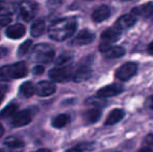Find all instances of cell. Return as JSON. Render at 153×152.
Listing matches in <instances>:
<instances>
[{
	"mask_svg": "<svg viewBox=\"0 0 153 152\" xmlns=\"http://www.w3.org/2000/svg\"><path fill=\"white\" fill-rule=\"evenodd\" d=\"M135 23H137V16H134L133 14H126L121 16L116 21L115 26H117L122 30V29L130 28Z\"/></svg>",
	"mask_w": 153,
	"mask_h": 152,
	"instance_id": "cell-15",
	"label": "cell"
},
{
	"mask_svg": "<svg viewBox=\"0 0 153 152\" xmlns=\"http://www.w3.org/2000/svg\"><path fill=\"white\" fill-rule=\"evenodd\" d=\"M72 59H73V55L70 54V53H68V52L62 53V54L59 55V57H56V59L54 61L55 66H56V67L65 66V65H67V64H68L69 62L72 61Z\"/></svg>",
	"mask_w": 153,
	"mask_h": 152,
	"instance_id": "cell-27",
	"label": "cell"
},
{
	"mask_svg": "<svg viewBox=\"0 0 153 152\" xmlns=\"http://www.w3.org/2000/svg\"><path fill=\"white\" fill-rule=\"evenodd\" d=\"M77 28V21L75 18H62L50 25L48 29V36L51 40L65 41L74 35Z\"/></svg>",
	"mask_w": 153,
	"mask_h": 152,
	"instance_id": "cell-1",
	"label": "cell"
},
{
	"mask_svg": "<svg viewBox=\"0 0 153 152\" xmlns=\"http://www.w3.org/2000/svg\"><path fill=\"white\" fill-rule=\"evenodd\" d=\"M101 115H102V113H101L100 108H90V110H85V112L83 113L82 117H83V120H85L87 123L94 124L100 120Z\"/></svg>",
	"mask_w": 153,
	"mask_h": 152,
	"instance_id": "cell-18",
	"label": "cell"
},
{
	"mask_svg": "<svg viewBox=\"0 0 153 152\" xmlns=\"http://www.w3.org/2000/svg\"><path fill=\"white\" fill-rule=\"evenodd\" d=\"M28 73V68L24 62H18L12 65L0 67V81H10L25 77Z\"/></svg>",
	"mask_w": 153,
	"mask_h": 152,
	"instance_id": "cell-2",
	"label": "cell"
},
{
	"mask_svg": "<svg viewBox=\"0 0 153 152\" xmlns=\"http://www.w3.org/2000/svg\"><path fill=\"white\" fill-rule=\"evenodd\" d=\"M111 8L107 5H100L96 7L92 13V20L96 23H100L105 21L111 16Z\"/></svg>",
	"mask_w": 153,
	"mask_h": 152,
	"instance_id": "cell-14",
	"label": "cell"
},
{
	"mask_svg": "<svg viewBox=\"0 0 153 152\" xmlns=\"http://www.w3.org/2000/svg\"><path fill=\"white\" fill-rule=\"evenodd\" d=\"M19 93L25 98H30L36 92V85L31 82V81H26V82H23L22 85H20V89H19Z\"/></svg>",
	"mask_w": 153,
	"mask_h": 152,
	"instance_id": "cell-22",
	"label": "cell"
},
{
	"mask_svg": "<svg viewBox=\"0 0 153 152\" xmlns=\"http://www.w3.org/2000/svg\"><path fill=\"white\" fill-rule=\"evenodd\" d=\"M147 50H148V52L150 53L151 55H153V41L151 43H150L149 45H148V47H147Z\"/></svg>",
	"mask_w": 153,
	"mask_h": 152,
	"instance_id": "cell-36",
	"label": "cell"
},
{
	"mask_svg": "<svg viewBox=\"0 0 153 152\" xmlns=\"http://www.w3.org/2000/svg\"><path fill=\"white\" fill-rule=\"evenodd\" d=\"M4 145L10 149H19L24 147V142L16 136H8L4 141Z\"/></svg>",
	"mask_w": 153,
	"mask_h": 152,
	"instance_id": "cell-24",
	"label": "cell"
},
{
	"mask_svg": "<svg viewBox=\"0 0 153 152\" xmlns=\"http://www.w3.org/2000/svg\"><path fill=\"white\" fill-rule=\"evenodd\" d=\"M19 10H20L21 18H23V20L28 22L36 16V10H38V5L33 1H25L20 5Z\"/></svg>",
	"mask_w": 153,
	"mask_h": 152,
	"instance_id": "cell-7",
	"label": "cell"
},
{
	"mask_svg": "<svg viewBox=\"0 0 153 152\" xmlns=\"http://www.w3.org/2000/svg\"><path fill=\"white\" fill-rule=\"evenodd\" d=\"M70 122V117L67 114H61L54 117L51 121V125L54 128H62Z\"/></svg>",
	"mask_w": 153,
	"mask_h": 152,
	"instance_id": "cell-23",
	"label": "cell"
},
{
	"mask_svg": "<svg viewBox=\"0 0 153 152\" xmlns=\"http://www.w3.org/2000/svg\"><path fill=\"white\" fill-rule=\"evenodd\" d=\"M125 116V112L122 110V108H114L109 115L107 116L106 120L104 122L105 126H109V125H115L118 122H120L121 120L124 118Z\"/></svg>",
	"mask_w": 153,
	"mask_h": 152,
	"instance_id": "cell-17",
	"label": "cell"
},
{
	"mask_svg": "<svg viewBox=\"0 0 153 152\" xmlns=\"http://www.w3.org/2000/svg\"><path fill=\"white\" fill-rule=\"evenodd\" d=\"M56 91V87L53 82L47 80L40 81L36 85V92L39 96L41 97H48L51 96L54 92Z\"/></svg>",
	"mask_w": 153,
	"mask_h": 152,
	"instance_id": "cell-10",
	"label": "cell"
},
{
	"mask_svg": "<svg viewBox=\"0 0 153 152\" xmlns=\"http://www.w3.org/2000/svg\"><path fill=\"white\" fill-rule=\"evenodd\" d=\"M139 151L140 152H153V147H150V146L142 147V148L140 149Z\"/></svg>",
	"mask_w": 153,
	"mask_h": 152,
	"instance_id": "cell-35",
	"label": "cell"
},
{
	"mask_svg": "<svg viewBox=\"0 0 153 152\" xmlns=\"http://www.w3.org/2000/svg\"><path fill=\"white\" fill-rule=\"evenodd\" d=\"M93 71L91 67L89 66H79L77 65L76 70L74 71V75H73V80L75 82H83L85 80H89L92 77Z\"/></svg>",
	"mask_w": 153,
	"mask_h": 152,
	"instance_id": "cell-12",
	"label": "cell"
},
{
	"mask_svg": "<svg viewBox=\"0 0 153 152\" xmlns=\"http://www.w3.org/2000/svg\"><path fill=\"white\" fill-rule=\"evenodd\" d=\"M126 50H125L124 47L122 46H111L108 50L106 51L104 54V57L107 59H119L122 57L125 54Z\"/></svg>",
	"mask_w": 153,
	"mask_h": 152,
	"instance_id": "cell-20",
	"label": "cell"
},
{
	"mask_svg": "<svg viewBox=\"0 0 153 152\" xmlns=\"http://www.w3.org/2000/svg\"><path fill=\"white\" fill-rule=\"evenodd\" d=\"M54 49L45 43L36 45L32 50V59L40 63H51L54 59Z\"/></svg>",
	"mask_w": 153,
	"mask_h": 152,
	"instance_id": "cell-3",
	"label": "cell"
},
{
	"mask_svg": "<svg viewBox=\"0 0 153 152\" xmlns=\"http://www.w3.org/2000/svg\"><path fill=\"white\" fill-rule=\"evenodd\" d=\"M93 148H94V146L91 143H80V144H77L76 146L70 148L69 151H89L92 150Z\"/></svg>",
	"mask_w": 153,
	"mask_h": 152,
	"instance_id": "cell-29",
	"label": "cell"
},
{
	"mask_svg": "<svg viewBox=\"0 0 153 152\" xmlns=\"http://www.w3.org/2000/svg\"><path fill=\"white\" fill-rule=\"evenodd\" d=\"M137 72V64L134 62H128V63L123 64L120 68H118L115 73V76L119 80L127 81L131 79Z\"/></svg>",
	"mask_w": 153,
	"mask_h": 152,
	"instance_id": "cell-6",
	"label": "cell"
},
{
	"mask_svg": "<svg viewBox=\"0 0 153 152\" xmlns=\"http://www.w3.org/2000/svg\"><path fill=\"white\" fill-rule=\"evenodd\" d=\"M19 106L16 103H10L8 104L6 108H4L3 110L0 113V117L1 118H10V117H14L15 115L18 113Z\"/></svg>",
	"mask_w": 153,
	"mask_h": 152,
	"instance_id": "cell-26",
	"label": "cell"
},
{
	"mask_svg": "<svg viewBox=\"0 0 153 152\" xmlns=\"http://www.w3.org/2000/svg\"><path fill=\"white\" fill-rule=\"evenodd\" d=\"M10 22H12V19H10V16H1V18H0V28L7 26Z\"/></svg>",
	"mask_w": 153,
	"mask_h": 152,
	"instance_id": "cell-30",
	"label": "cell"
},
{
	"mask_svg": "<svg viewBox=\"0 0 153 152\" xmlns=\"http://www.w3.org/2000/svg\"><path fill=\"white\" fill-rule=\"evenodd\" d=\"M31 44H32V41L31 40H26L23 44H21L19 46V49H18V56H22V55H25L27 52L29 51L31 47Z\"/></svg>",
	"mask_w": 153,
	"mask_h": 152,
	"instance_id": "cell-28",
	"label": "cell"
},
{
	"mask_svg": "<svg viewBox=\"0 0 153 152\" xmlns=\"http://www.w3.org/2000/svg\"><path fill=\"white\" fill-rule=\"evenodd\" d=\"M106 100L105 98H102L100 96L97 95V97H90L85 100V104L87 105H90L92 108H104L106 105Z\"/></svg>",
	"mask_w": 153,
	"mask_h": 152,
	"instance_id": "cell-25",
	"label": "cell"
},
{
	"mask_svg": "<svg viewBox=\"0 0 153 152\" xmlns=\"http://www.w3.org/2000/svg\"><path fill=\"white\" fill-rule=\"evenodd\" d=\"M95 40V33L89 29H82L80 30L71 41V45L75 46H83V45L91 44Z\"/></svg>",
	"mask_w": 153,
	"mask_h": 152,
	"instance_id": "cell-8",
	"label": "cell"
},
{
	"mask_svg": "<svg viewBox=\"0 0 153 152\" xmlns=\"http://www.w3.org/2000/svg\"><path fill=\"white\" fill-rule=\"evenodd\" d=\"M73 75L74 71L72 69V66L68 65L56 67L49 71V77L55 82H67L73 78Z\"/></svg>",
	"mask_w": 153,
	"mask_h": 152,
	"instance_id": "cell-4",
	"label": "cell"
},
{
	"mask_svg": "<svg viewBox=\"0 0 153 152\" xmlns=\"http://www.w3.org/2000/svg\"><path fill=\"white\" fill-rule=\"evenodd\" d=\"M122 1H127V0H122Z\"/></svg>",
	"mask_w": 153,
	"mask_h": 152,
	"instance_id": "cell-39",
	"label": "cell"
},
{
	"mask_svg": "<svg viewBox=\"0 0 153 152\" xmlns=\"http://www.w3.org/2000/svg\"><path fill=\"white\" fill-rule=\"evenodd\" d=\"M143 143L145 144V146L153 147V133H148L144 139Z\"/></svg>",
	"mask_w": 153,
	"mask_h": 152,
	"instance_id": "cell-31",
	"label": "cell"
},
{
	"mask_svg": "<svg viewBox=\"0 0 153 152\" xmlns=\"http://www.w3.org/2000/svg\"><path fill=\"white\" fill-rule=\"evenodd\" d=\"M149 106H150V108L153 110V96L151 98H150V102H149Z\"/></svg>",
	"mask_w": 153,
	"mask_h": 152,
	"instance_id": "cell-38",
	"label": "cell"
},
{
	"mask_svg": "<svg viewBox=\"0 0 153 152\" xmlns=\"http://www.w3.org/2000/svg\"><path fill=\"white\" fill-rule=\"evenodd\" d=\"M5 91H6V89L4 87H0V104H1V102L3 101V99H4V96H5Z\"/></svg>",
	"mask_w": 153,
	"mask_h": 152,
	"instance_id": "cell-34",
	"label": "cell"
},
{
	"mask_svg": "<svg viewBox=\"0 0 153 152\" xmlns=\"http://www.w3.org/2000/svg\"><path fill=\"white\" fill-rule=\"evenodd\" d=\"M122 35V30L118 28L117 26L109 27V28L105 29L102 33H101V42H106V43H113L117 42Z\"/></svg>",
	"mask_w": 153,
	"mask_h": 152,
	"instance_id": "cell-11",
	"label": "cell"
},
{
	"mask_svg": "<svg viewBox=\"0 0 153 152\" xmlns=\"http://www.w3.org/2000/svg\"><path fill=\"white\" fill-rule=\"evenodd\" d=\"M17 10V5L7 0H0V17L10 16Z\"/></svg>",
	"mask_w": 153,
	"mask_h": 152,
	"instance_id": "cell-19",
	"label": "cell"
},
{
	"mask_svg": "<svg viewBox=\"0 0 153 152\" xmlns=\"http://www.w3.org/2000/svg\"><path fill=\"white\" fill-rule=\"evenodd\" d=\"M45 27H46V23L43 19H36L31 25V29H30V33L32 37L38 38L44 33L45 31Z\"/></svg>",
	"mask_w": 153,
	"mask_h": 152,
	"instance_id": "cell-21",
	"label": "cell"
},
{
	"mask_svg": "<svg viewBox=\"0 0 153 152\" xmlns=\"http://www.w3.org/2000/svg\"><path fill=\"white\" fill-rule=\"evenodd\" d=\"M44 70L45 68L43 66H36L32 71H33V74H36V75H40V74H42L44 72Z\"/></svg>",
	"mask_w": 153,
	"mask_h": 152,
	"instance_id": "cell-32",
	"label": "cell"
},
{
	"mask_svg": "<svg viewBox=\"0 0 153 152\" xmlns=\"http://www.w3.org/2000/svg\"><path fill=\"white\" fill-rule=\"evenodd\" d=\"M131 14L142 18H151L153 16V2H147L135 6L131 10Z\"/></svg>",
	"mask_w": 153,
	"mask_h": 152,
	"instance_id": "cell-13",
	"label": "cell"
},
{
	"mask_svg": "<svg viewBox=\"0 0 153 152\" xmlns=\"http://www.w3.org/2000/svg\"><path fill=\"white\" fill-rule=\"evenodd\" d=\"M5 33L10 39L18 40V39H21L25 36V33H26V27H25L23 24L17 23V24L8 27V28L6 29Z\"/></svg>",
	"mask_w": 153,
	"mask_h": 152,
	"instance_id": "cell-16",
	"label": "cell"
},
{
	"mask_svg": "<svg viewBox=\"0 0 153 152\" xmlns=\"http://www.w3.org/2000/svg\"><path fill=\"white\" fill-rule=\"evenodd\" d=\"M8 52V49L5 48V47H0V59H3Z\"/></svg>",
	"mask_w": 153,
	"mask_h": 152,
	"instance_id": "cell-33",
	"label": "cell"
},
{
	"mask_svg": "<svg viewBox=\"0 0 153 152\" xmlns=\"http://www.w3.org/2000/svg\"><path fill=\"white\" fill-rule=\"evenodd\" d=\"M123 91H124V89L122 87V85H117V83H111V85H105V87L99 89L97 92V95L102 98H109L119 95Z\"/></svg>",
	"mask_w": 153,
	"mask_h": 152,
	"instance_id": "cell-9",
	"label": "cell"
},
{
	"mask_svg": "<svg viewBox=\"0 0 153 152\" xmlns=\"http://www.w3.org/2000/svg\"><path fill=\"white\" fill-rule=\"evenodd\" d=\"M36 114V110L34 108H26L22 112L17 113L13 117L12 121H10V125L13 127H22V126L27 125L33 120Z\"/></svg>",
	"mask_w": 153,
	"mask_h": 152,
	"instance_id": "cell-5",
	"label": "cell"
},
{
	"mask_svg": "<svg viewBox=\"0 0 153 152\" xmlns=\"http://www.w3.org/2000/svg\"><path fill=\"white\" fill-rule=\"evenodd\" d=\"M3 133H4V128H3V126L0 124V139H1V136H3Z\"/></svg>",
	"mask_w": 153,
	"mask_h": 152,
	"instance_id": "cell-37",
	"label": "cell"
}]
</instances>
